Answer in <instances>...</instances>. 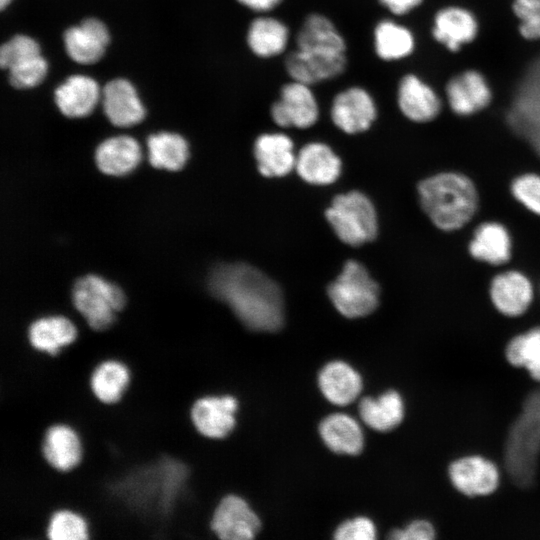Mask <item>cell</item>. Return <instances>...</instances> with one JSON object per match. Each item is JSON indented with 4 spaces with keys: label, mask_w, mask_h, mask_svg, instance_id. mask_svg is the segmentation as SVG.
Instances as JSON below:
<instances>
[{
    "label": "cell",
    "mask_w": 540,
    "mask_h": 540,
    "mask_svg": "<svg viewBox=\"0 0 540 540\" xmlns=\"http://www.w3.org/2000/svg\"><path fill=\"white\" fill-rule=\"evenodd\" d=\"M208 285L247 328L272 332L283 325L282 292L260 270L243 263L222 264L212 271Z\"/></svg>",
    "instance_id": "1"
},
{
    "label": "cell",
    "mask_w": 540,
    "mask_h": 540,
    "mask_svg": "<svg viewBox=\"0 0 540 540\" xmlns=\"http://www.w3.org/2000/svg\"><path fill=\"white\" fill-rule=\"evenodd\" d=\"M420 205L440 230L450 232L466 225L475 215L479 197L475 184L459 172H440L419 182Z\"/></svg>",
    "instance_id": "2"
},
{
    "label": "cell",
    "mask_w": 540,
    "mask_h": 540,
    "mask_svg": "<svg viewBox=\"0 0 540 540\" xmlns=\"http://www.w3.org/2000/svg\"><path fill=\"white\" fill-rule=\"evenodd\" d=\"M72 303L91 330L102 332L112 327L116 314L125 306L126 298L116 284L89 274L75 281Z\"/></svg>",
    "instance_id": "3"
},
{
    "label": "cell",
    "mask_w": 540,
    "mask_h": 540,
    "mask_svg": "<svg viewBox=\"0 0 540 540\" xmlns=\"http://www.w3.org/2000/svg\"><path fill=\"white\" fill-rule=\"evenodd\" d=\"M326 217L338 238L348 245H362L377 234L374 206L359 191L337 195L327 209Z\"/></svg>",
    "instance_id": "4"
},
{
    "label": "cell",
    "mask_w": 540,
    "mask_h": 540,
    "mask_svg": "<svg viewBox=\"0 0 540 540\" xmlns=\"http://www.w3.org/2000/svg\"><path fill=\"white\" fill-rule=\"evenodd\" d=\"M328 296L343 316L359 318L377 308L379 287L362 264L349 260L328 286Z\"/></svg>",
    "instance_id": "5"
},
{
    "label": "cell",
    "mask_w": 540,
    "mask_h": 540,
    "mask_svg": "<svg viewBox=\"0 0 540 540\" xmlns=\"http://www.w3.org/2000/svg\"><path fill=\"white\" fill-rule=\"evenodd\" d=\"M446 476L454 491L469 499L493 495L502 480L496 461L481 453H467L452 459Z\"/></svg>",
    "instance_id": "6"
},
{
    "label": "cell",
    "mask_w": 540,
    "mask_h": 540,
    "mask_svg": "<svg viewBox=\"0 0 540 540\" xmlns=\"http://www.w3.org/2000/svg\"><path fill=\"white\" fill-rule=\"evenodd\" d=\"M270 115L282 128L313 126L319 117V105L311 86L292 79L284 83L279 98L271 105Z\"/></svg>",
    "instance_id": "7"
},
{
    "label": "cell",
    "mask_w": 540,
    "mask_h": 540,
    "mask_svg": "<svg viewBox=\"0 0 540 540\" xmlns=\"http://www.w3.org/2000/svg\"><path fill=\"white\" fill-rule=\"evenodd\" d=\"M377 105L368 90L350 86L332 99L330 116L333 124L347 134L368 130L377 118Z\"/></svg>",
    "instance_id": "8"
},
{
    "label": "cell",
    "mask_w": 540,
    "mask_h": 540,
    "mask_svg": "<svg viewBox=\"0 0 540 540\" xmlns=\"http://www.w3.org/2000/svg\"><path fill=\"white\" fill-rule=\"evenodd\" d=\"M260 520L240 496L228 494L216 505L209 521L210 530L222 540H249L260 529Z\"/></svg>",
    "instance_id": "9"
},
{
    "label": "cell",
    "mask_w": 540,
    "mask_h": 540,
    "mask_svg": "<svg viewBox=\"0 0 540 540\" xmlns=\"http://www.w3.org/2000/svg\"><path fill=\"white\" fill-rule=\"evenodd\" d=\"M238 402L231 395H203L190 408L191 422L200 436L223 439L235 427Z\"/></svg>",
    "instance_id": "10"
},
{
    "label": "cell",
    "mask_w": 540,
    "mask_h": 540,
    "mask_svg": "<svg viewBox=\"0 0 540 540\" xmlns=\"http://www.w3.org/2000/svg\"><path fill=\"white\" fill-rule=\"evenodd\" d=\"M346 66V54L298 48L290 51L284 59V68L290 78L310 86L340 76Z\"/></svg>",
    "instance_id": "11"
},
{
    "label": "cell",
    "mask_w": 540,
    "mask_h": 540,
    "mask_svg": "<svg viewBox=\"0 0 540 540\" xmlns=\"http://www.w3.org/2000/svg\"><path fill=\"white\" fill-rule=\"evenodd\" d=\"M489 296L500 314L514 318L522 316L529 309L534 290L525 274L508 270L494 276L490 283Z\"/></svg>",
    "instance_id": "12"
},
{
    "label": "cell",
    "mask_w": 540,
    "mask_h": 540,
    "mask_svg": "<svg viewBox=\"0 0 540 540\" xmlns=\"http://www.w3.org/2000/svg\"><path fill=\"white\" fill-rule=\"evenodd\" d=\"M445 93L451 110L469 116L486 108L492 100L491 88L477 70H466L453 76L446 84Z\"/></svg>",
    "instance_id": "13"
},
{
    "label": "cell",
    "mask_w": 540,
    "mask_h": 540,
    "mask_svg": "<svg viewBox=\"0 0 540 540\" xmlns=\"http://www.w3.org/2000/svg\"><path fill=\"white\" fill-rule=\"evenodd\" d=\"M41 455L58 472L72 470L80 463L83 455L79 434L66 423L49 425L42 437Z\"/></svg>",
    "instance_id": "14"
},
{
    "label": "cell",
    "mask_w": 540,
    "mask_h": 540,
    "mask_svg": "<svg viewBox=\"0 0 540 540\" xmlns=\"http://www.w3.org/2000/svg\"><path fill=\"white\" fill-rule=\"evenodd\" d=\"M397 104L401 113L416 123L434 120L442 108L434 89L411 73L404 75L398 83Z\"/></svg>",
    "instance_id": "15"
},
{
    "label": "cell",
    "mask_w": 540,
    "mask_h": 540,
    "mask_svg": "<svg viewBox=\"0 0 540 540\" xmlns=\"http://www.w3.org/2000/svg\"><path fill=\"white\" fill-rule=\"evenodd\" d=\"M478 34V22L469 10L459 6L440 9L434 16L433 38L451 52H458Z\"/></svg>",
    "instance_id": "16"
},
{
    "label": "cell",
    "mask_w": 540,
    "mask_h": 540,
    "mask_svg": "<svg viewBox=\"0 0 540 540\" xmlns=\"http://www.w3.org/2000/svg\"><path fill=\"white\" fill-rule=\"evenodd\" d=\"M109 39L107 27L96 18L85 19L80 25L70 27L64 33L67 54L80 64L99 61L105 53Z\"/></svg>",
    "instance_id": "17"
},
{
    "label": "cell",
    "mask_w": 540,
    "mask_h": 540,
    "mask_svg": "<svg viewBox=\"0 0 540 540\" xmlns=\"http://www.w3.org/2000/svg\"><path fill=\"white\" fill-rule=\"evenodd\" d=\"M78 337L74 323L62 315L42 316L27 327L26 339L30 347L51 357L57 356Z\"/></svg>",
    "instance_id": "18"
},
{
    "label": "cell",
    "mask_w": 540,
    "mask_h": 540,
    "mask_svg": "<svg viewBox=\"0 0 540 540\" xmlns=\"http://www.w3.org/2000/svg\"><path fill=\"white\" fill-rule=\"evenodd\" d=\"M102 103L106 117L118 127L135 125L145 116L134 86L126 79L109 81L102 91Z\"/></svg>",
    "instance_id": "19"
},
{
    "label": "cell",
    "mask_w": 540,
    "mask_h": 540,
    "mask_svg": "<svg viewBox=\"0 0 540 540\" xmlns=\"http://www.w3.org/2000/svg\"><path fill=\"white\" fill-rule=\"evenodd\" d=\"M293 141L283 133H264L254 143V156L263 176L280 177L295 166Z\"/></svg>",
    "instance_id": "20"
},
{
    "label": "cell",
    "mask_w": 540,
    "mask_h": 540,
    "mask_svg": "<svg viewBox=\"0 0 540 540\" xmlns=\"http://www.w3.org/2000/svg\"><path fill=\"white\" fill-rule=\"evenodd\" d=\"M99 98L98 83L84 75L70 76L55 90V103L60 112L69 118L88 116Z\"/></svg>",
    "instance_id": "21"
},
{
    "label": "cell",
    "mask_w": 540,
    "mask_h": 540,
    "mask_svg": "<svg viewBox=\"0 0 540 540\" xmlns=\"http://www.w3.org/2000/svg\"><path fill=\"white\" fill-rule=\"evenodd\" d=\"M468 251L478 261L490 265H503L510 260L512 254L510 233L499 222H484L476 227Z\"/></svg>",
    "instance_id": "22"
},
{
    "label": "cell",
    "mask_w": 540,
    "mask_h": 540,
    "mask_svg": "<svg viewBox=\"0 0 540 540\" xmlns=\"http://www.w3.org/2000/svg\"><path fill=\"white\" fill-rule=\"evenodd\" d=\"M295 167L305 181L326 185L338 178L341 172V161L328 145L311 142L299 151Z\"/></svg>",
    "instance_id": "23"
},
{
    "label": "cell",
    "mask_w": 540,
    "mask_h": 540,
    "mask_svg": "<svg viewBox=\"0 0 540 540\" xmlns=\"http://www.w3.org/2000/svg\"><path fill=\"white\" fill-rule=\"evenodd\" d=\"M298 49L346 54L345 38L336 25L325 15L311 13L303 20L297 35Z\"/></svg>",
    "instance_id": "24"
},
{
    "label": "cell",
    "mask_w": 540,
    "mask_h": 540,
    "mask_svg": "<svg viewBox=\"0 0 540 540\" xmlns=\"http://www.w3.org/2000/svg\"><path fill=\"white\" fill-rule=\"evenodd\" d=\"M142 157L138 142L127 135L110 137L96 148L98 169L110 176H123L132 172Z\"/></svg>",
    "instance_id": "25"
},
{
    "label": "cell",
    "mask_w": 540,
    "mask_h": 540,
    "mask_svg": "<svg viewBox=\"0 0 540 540\" xmlns=\"http://www.w3.org/2000/svg\"><path fill=\"white\" fill-rule=\"evenodd\" d=\"M289 28L280 19L267 15L254 18L247 29L246 43L253 55L269 59L282 54L288 45Z\"/></svg>",
    "instance_id": "26"
},
{
    "label": "cell",
    "mask_w": 540,
    "mask_h": 540,
    "mask_svg": "<svg viewBox=\"0 0 540 540\" xmlns=\"http://www.w3.org/2000/svg\"><path fill=\"white\" fill-rule=\"evenodd\" d=\"M318 382L325 398L339 406L353 402L362 389L361 376L342 361L326 364L319 373Z\"/></svg>",
    "instance_id": "27"
},
{
    "label": "cell",
    "mask_w": 540,
    "mask_h": 540,
    "mask_svg": "<svg viewBox=\"0 0 540 540\" xmlns=\"http://www.w3.org/2000/svg\"><path fill=\"white\" fill-rule=\"evenodd\" d=\"M130 378V370L123 361L108 358L97 363L91 371L89 387L99 402L111 405L121 399Z\"/></svg>",
    "instance_id": "28"
},
{
    "label": "cell",
    "mask_w": 540,
    "mask_h": 540,
    "mask_svg": "<svg viewBox=\"0 0 540 540\" xmlns=\"http://www.w3.org/2000/svg\"><path fill=\"white\" fill-rule=\"evenodd\" d=\"M319 432L326 446L335 453L356 455L364 444L358 422L347 414L335 413L322 420Z\"/></svg>",
    "instance_id": "29"
},
{
    "label": "cell",
    "mask_w": 540,
    "mask_h": 540,
    "mask_svg": "<svg viewBox=\"0 0 540 540\" xmlns=\"http://www.w3.org/2000/svg\"><path fill=\"white\" fill-rule=\"evenodd\" d=\"M359 413L370 428L387 432L395 429L403 421L404 401L397 391L389 390L376 399L363 398L359 404Z\"/></svg>",
    "instance_id": "30"
},
{
    "label": "cell",
    "mask_w": 540,
    "mask_h": 540,
    "mask_svg": "<svg viewBox=\"0 0 540 540\" xmlns=\"http://www.w3.org/2000/svg\"><path fill=\"white\" fill-rule=\"evenodd\" d=\"M503 354L508 365L525 370L531 380L540 383V326L514 335L506 342Z\"/></svg>",
    "instance_id": "31"
},
{
    "label": "cell",
    "mask_w": 540,
    "mask_h": 540,
    "mask_svg": "<svg viewBox=\"0 0 540 540\" xmlns=\"http://www.w3.org/2000/svg\"><path fill=\"white\" fill-rule=\"evenodd\" d=\"M373 45L378 58L383 61H396L413 53L415 38L407 27L384 19L374 27Z\"/></svg>",
    "instance_id": "32"
},
{
    "label": "cell",
    "mask_w": 540,
    "mask_h": 540,
    "mask_svg": "<svg viewBox=\"0 0 540 540\" xmlns=\"http://www.w3.org/2000/svg\"><path fill=\"white\" fill-rule=\"evenodd\" d=\"M149 163L158 169L180 170L188 158L187 141L177 133L160 132L147 138Z\"/></svg>",
    "instance_id": "33"
},
{
    "label": "cell",
    "mask_w": 540,
    "mask_h": 540,
    "mask_svg": "<svg viewBox=\"0 0 540 540\" xmlns=\"http://www.w3.org/2000/svg\"><path fill=\"white\" fill-rule=\"evenodd\" d=\"M48 540H87L89 527L85 517L69 508L54 510L46 527Z\"/></svg>",
    "instance_id": "34"
},
{
    "label": "cell",
    "mask_w": 540,
    "mask_h": 540,
    "mask_svg": "<svg viewBox=\"0 0 540 540\" xmlns=\"http://www.w3.org/2000/svg\"><path fill=\"white\" fill-rule=\"evenodd\" d=\"M9 70L10 83L18 89H28L39 85L48 71V64L42 55L21 61Z\"/></svg>",
    "instance_id": "35"
},
{
    "label": "cell",
    "mask_w": 540,
    "mask_h": 540,
    "mask_svg": "<svg viewBox=\"0 0 540 540\" xmlns=\"http://www.w3.org/2000/svg\"><path fill=\"white\" fill-rule=\"evenodd\" d=\"M41 54L39 44L27 35H16L0 49V65L9 69L15 64Z\"/></svg>",
    "instance_id": "36"
},
{
    "label": "cell",
    "mask_w": 540,
    "mask_h": 540,
    "mask_svg": "<svg viewBox=\"0 0 540 540\" xmlns=\"http://www.w3.org/2000/svg\"><path fill=\"white\" fill-rule=\"evenodd\" d=\"M513 197L530 212L540 216V175L524 173L513 179Z\"/></svg>",
    "instance_id": "37"
},
{
    "label": "cell",
    "mask_w": 540,
    "mask_h": 540,
    "mask_svg": "<svg viewBox=\"0 0 540 540\" xmlns=\"http://www.w3.org/2000/svg\"><path fill=\"white\" fill-rule=\"evenodd\" d=\"M375 537V525L367 517H356L345 521L334 534L337 540H373Z\"/></svg>",
    "instance_id": "38"
},
{
    "label": "cell",
    "mask_w": 540,
    "mask_h": 540,
    "mask_svg": "<svg viewBox=\"0 0 540 540\" xmlns=\"http://www.w3.org/2000/svg\"><path fill=\"white\" fill-rule=\"evenodd\" d=\"M436 526L428 519L420 518L411 521L404 528L391 531L389 538L393 540H433L437 537Z\"/></svg>",
    "instance_id": "39"
},
{
    "label": "cell",
    "mask_w": 540,
    "mask_h": 540,
    "mask_svg": "<svg viewBox=\"0 0 540 540\" xmlns=\"http://www.w3.org/2000/svg\"><path fill=\"white\" fill-rule=\"evenodd\" d=\"M519 33L527 40L540 39V12L532 13L520 20Z\"/></svg>",
    "instance_id": "40"
},
{
    "label": "cell",
    "mask_w": 540,
    "mask_h": 540,
    "mask_svg": "<svg viewBox=\"0 0 540 540\" xmlns=\"http://www.w3.org/2000/svg\"><path fill=\"white\" fill-rule=\"evenodd\" d=\"M392 14L402 16L421 5L423 0H378Z\"/></svg>",
    "instance_id": "41"
},
{
    "label": "cell",
    "mask_w": 540,
    "mask_h": 540,
    "mask_svg": "<svg viewBox=\"0 0 540 540\" xmlns=\"http://www.w3.org/2000/svg\"><path fill=\"white\" fill-rule=\"evenodd\" d=\"M512 10L515 16L521 20L532 13L540 12V0H514Z\"/></svg>",
    "instance_id": "42"
},
{
    "label": "cell",
    "mask_w": 540,
    "mask_h": 540,
    "mask_svg": "<svg viewBox=\"0 0 540 540\" xmlns=\"http://www.w3.org/2000/svg\"><path fill=\"white\" fill-rule=\"evenodd\" d=\"M239 4L256 13H267L278 7L283 0H236Z\"/></svg>",
    "instance_id": "43"
},
{
    "label": "cell",
    "mask_w": 540,
    "mask_h": 540,
    "mask_svg": "<svg viewBox=\"0 0 540 540\" xmlns=\"http://www.w3.org/2000/svg\"><path fill=\"white\" fill-rule=\"evenodd\" d=\"M11 1H12V0H0V7H1V9H2V10L5 9V7H7V6L10 4Z\"/></svg>",
    "instance_id": "44"
}]
</instances>
